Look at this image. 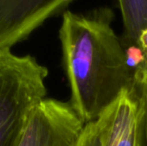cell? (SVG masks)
<instances>
[{
    "instance_id": "obj_1",
    "label": "cell",
    "mask_w": 147,
    "mask_h": 146,
    "mask_svg": "<svg viewBox=\"0 0 147 146\" xmlns=\"http://www.w3.org/2000/svg\"><path fill=\"white\" fill-rule=\"evenodd\" d=\"M114 19L109 7L62 15L59 37L71 89L69 102L85 124L96 120L134 85V73L112 28Z\"/></svg>"
},
{
    "instance_id": "obj_2",
    "label": "cell",
    "mask_w": 147,
    "mask_h": 146,
    "mask_svg": "<svg viewBox=\"0 0 147 146\" xmlns=\"http://www.w3.org/2000/svg\"><path fill=\"white\" fill-rule=\"evenodd\" d=\"M48 73L34 57L0 48V146H16L30 116L47 99Z\"/></svg>"
},
{
    "instance_id": "obj_3",
    "label": "cell",
    "mask_w": 147,
    "mask_h": 146,
    "mask_svg": "<svg viewBox=\"0 0 147 146\" xmlns=\"http://www.w3.org/2000/svg\"><path fill=\"white\" fill-rule=\"evenodd\" d=\"M85 126L70 102L47 98L30 116L16 146H78Z\"/></svg>"
},
{
    "instance_id": "obj_4",
    "label": "cell",
    "mask_w": 147,
    "mask_h": 146,
    "mask_svg": "<svg viewBox=\"0 0 147 146\" xmlns=\"http://www.w3.org/2000/svg\"><path fill=\"white\" fill-rule=\"evenodd\" d=\"M75 0H0V48H12Z\"/></svg>"
},
{
    "instance_id": "obj_5",
    "label": "cell",
    "mask_w": 147,
    "mask_h": 146,
    "mask_svg": "<svg viewBox=\"0 0 147 146\" xmlns=\"http://www.w3.org/2000/svg\"><path fill=\"white\" fill-rule=\"evenodd\" d=\"M99 119L104 146H139V105L133 89L125 90Z\"/></svg>"
},
{
    "instance_id": "obj_6",
    "label": "cell",
    "mask_w": 147,
    "mask_h": 146,
    "mask_svg": "<svg viewBox=\"0 0 147 146\" xmlns=\"http://www.w3.org/2000/svg\"><path fill=\"white\" fill-rule=\"evenodd\" d=\"M118 3L123 22L121 43H139L147 28V0H118Z\"/></svg>"
},
{
    "instance_id": "obj_7",
    "label": "cell",
    "mask_w": 147,
    "mask_h": 146,
    "mask_svg": "<svg viewBox=\"0 0 147 146\" xmlns=\"http://www.w3.org/2000/svg\"><path fill=\"white\" fill-rule=\"evenodd\" d=\"M132 89L139 105V146H147V65L134 72Z\"/></svg>"
},
{
    "instance_id": "obj_8",
    "label": "cell",
    "mask_w": 147,
    "mask_h": 146,
    "mask_svg": "<svg viewBox=\"0 0 147 146\" xmlns=\"http://www.w3.org/2000/svg\"><path fill=\"white\" fill-rule=\"evenodd\" d=\"M128 67L134 73L147 65V54L140 43L122 44Z\"/></svg>"
},
{
    "instance_id": "obj_9",
    "label": "cell",
    "mask_w": 147,
    "mask_h": 146,
    "mask_svg": "<svg viewBox=\"0 0 147 146\" xmlns=\"http://www.w3.org/2000/svg\"><path fill=\"white\" fill-rule=\"evenodd\" d=\"M78 146H104L103 129L99 118L86 124Z\"/></svg>"
},
{
    "instance_id": "obj_10",
    "label": "cell",
    "mask_w": 147,
    "mask_h": 146,
    "mask_svg": "<svg viewBox=\"0 0 147 146\" xmlns=\"http://www.w3.org/2000/svg\"><path fill=\"white\" fill-rule=\"evenodd\" d=\"M139 43L147 54V28L141 33L139 40Z\"/></svg>"
}]
</instances>
